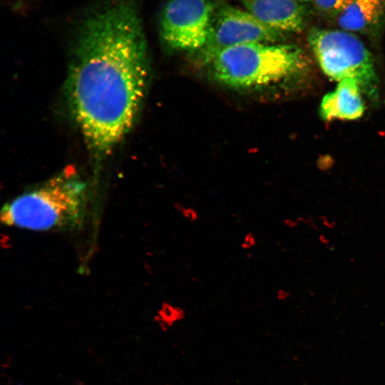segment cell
<instances>
[{
	"instance_id": "obj_1",
	"label": "cell",
	"mask_w": 385,
	"mask_h": 385,
	"mask_svg": "<svg viewBox=\"0 0 385 385\" xmlns=\"http://www.w3.org/2000/svg\"><path fill=\"white\" fill-rule=\"evenodd\" d=\"M80 26L68 101L87 146L106 157L130 130L141 105L145 39L133 0H108Z\"/></svg>"
},
{
	"instance_id": "obj_2",
	"label": "cell",
	"mask_w": 385,
	"mask_h": 385,
	"mask_svg": "<svg viewBox=\"0 0 385 385\" xmlns=\"http://www.w3.org/2000/svg\"><path fill=\"white\" fill-rule=\"evenodd\" d=\"M297 46L252 43L224 49L200 61L216 82L238 90H257L293 83L309 65Z\"/></svg>"
},
{
	"instance_id": "obj_3",
	"label": "cell",
	"mask_w": 385,
	"mask_h": 385,
	"mask_svg": "<svg viewBox=\"0 0 385 385\" xmlns=\"http://www.w3.org/2000/svg\"><path fill=\"white\" fill-rule=\"evenodd\" d=\"M88 197L86 183L68 168L6 203L1 220L6 225L31 230L73 228L85 219Z\"/></svg>"
},
{
	"instance_id": "obj_4",
	"label": "cell",
	"mask_w": 385,
	"mask_h": 385,
	"mask_svg": "<svg viewBox=\"0 0 385 385\" xmlns=\"http://www.w3.org/2000/svg\"><path fill=\"white\" fill-rule=\"evenodd\" d=\"M309 48L323 73L331 80H354L366 98L380 101V83L369 50L354 34L342 29L312 28Z\"/></svg>"
},
{
	"instance_id": "obj_5",
	"label": "cell",
	"mask_w": 385,
	"mask_h": 385,
	"mask_svg": "<svg viewBox=\"0 0 385 385\" xmlns=\"http://www.w3.org/2000/svg\"><path fill=\"white\" fill-rule=\"evenodd\" d=\"M215 8L210 0H168L160 19L163 41L173 50L199 52L210 38Z\"/></svg>"
},
{
	"instance_id": "obj_6",
	"label": "cell",
	"mask_w": 385,
	"mask_h": 385,
	"mask_svg": "<svg viewBox=\"0 0 385 385\" xmlns=\"http://www.w3.org/2000/svg\"><path fill=\"white\" fill-rule=\"evenodd\" d=\"M285 34L266 26L246 10L222 4L216 6L207 43L199 51L202 61L231 47L252 43H279Z\"/></svg>"
},
{
	"instance_id": "obj_7",
	"label": "cell",
	"mask_w": 385,
	"mask_h": 385,
	"mask_svg": "<svg viewBox=\"0 0 385 385\" xmlns=\"http://www.w3.org/2000/svg\"><path fill=\"white\" fill-rule=\"evenodd\" d=\"M260 21L284 34L297 33L304 26L306 12L297 0H237Z\"/></svg>"
},
{
	"instance_id": "obj_8",
	"label": "cell",
	"mask_w": 385,
	"mask_h": 385,
	"mask_svg": "<svg viewBox=\"0 0 385 385\" xmlns=\"http://www.w3.org/2000/svg\"><path fill=\"white\" fill-rule=\"evenodd\" d=\"M364 94L353 79H344L334 90L325 94L319 105L320 117L330 121L334 119L353 120L361 118L365 111Z\"/></svg>"
},
{
	"instance_id": "obj_9",
	"label": "cell",
	"mask_w": 385,
	"mask_h": 385,
	"mask_svg": "<svg viewBox=\"0 0 385 385\" xmlns=\"http://www.w3.org/2000/svg\"><path fill=\"white\" fill-rule=\"evenodd\" d=\"M385 21V0H354L337 16L340 29L375 36Z\"/></svg>"
},
{
	"instance_id": "obj_10",
	"label": "cell",
	"mask_w": 385,
	"mask_h": 385,
	"mask_svg": "<svg viewBox=\"0 0 385 385\" xmlns=\"http://www.w3.org/2000/svg\"><path fill=\"white\" fill-rule=\"evenodd\" d=\"M185 318V309L178 304L169 302L163 303L156 317L158 324L165 331L170 329L179 324Z\"/></svg>"
},
{
	"instance_id": "obj_11",
	"label": "cell",
	"mask_w": 385,
	"mask_h": 385,
	"mask_svg": "<svg viewBox=\"0 0 385 385\" xmlns=\"http://www.w3.org/2000/svg\"><path fill=\"white\" fill-rule=\"evenodd\" d=\"M354 0H313L317 10L328 16H337Z\"/></svg>"
},
{
	"instance_id": "obj_12",
	"label": "cell",
	"mask_w": 385,
	"mask_h": 385,
	"mask_svg": "<svg viewBox=\"0 0 385 385\" xmlns=\"http://www.w3.org/2000/svg\"><path fill=\"white\" fill-rule=\"evenodd\" d=\"M173 207L178 214L189 222L195 223L200 219L199 212L192 206L176 202L174 203Z\"/></svg>"
},
{
	"instance_id": "obj_13",
	"label": "cell",
	"mask_w": 385,
	"mask_h": 385,
	"mask_svg": "<svg viewBox=\"0 0 385 385\" xmlns=\"http://www.w3.org/2000/svg\"><path fill=\"white\" fill-rule=\"evenodd\" d=\"M257 240L255 234L252 231L247 232L242 237L240 247L243 250L250 251L257 245Z\"/></svg>"
},
{
	"instance_id": "obj_14",
	"label": "cell",
	"mask_w": 385,
	"mask_h": 385,
	"mask_svg": "<svg viewBox=\"0 0 385 385\" xmlns=\"http://www.w3.org/2000/svg\"><path fill=\"white\" fill-rule=\"evenodd\" d=\"M289 296V293L283 289H279L276 292V297L279 301L285 300Z\"/></svg>"
},
{
	"instance_id": "obj_15",
	"label": "cell",
	"mask_w": 385,
	"mask_h": 385,
	"mask_svg": "<svg viewBox=\"0 0 385 385\" xmlns=\"http://www.w3.org/2000/svg\"><path fill=\"white\" fill-rule=\"evenodd\" d=\"M297 1H300V2H305V1H310V0H297Z\"/></svg>"
}]
</instances>
